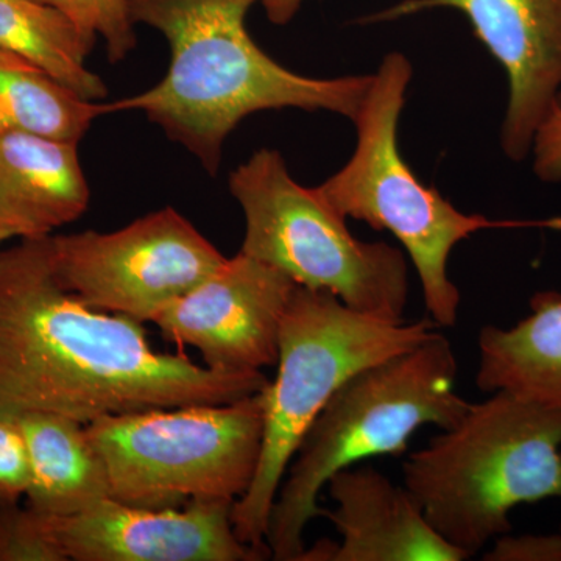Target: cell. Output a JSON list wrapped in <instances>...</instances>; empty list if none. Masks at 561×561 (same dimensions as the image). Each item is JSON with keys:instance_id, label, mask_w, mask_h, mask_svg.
Masks as SVG:
<instances>
[{"instance_id": "obj_13", "label": "cell", "mask_w": 561, "mask_h": 561, "mask_svg": "<svg viewBox=\"0 0 561 561\" xmlns=\"http://www.w3.org/2000/svg\"><path fill=\"white\" fill-rule=\"evenodd\" d=\"M335 511L324 518L341 534V545L319 541L302 560L312 561H463L427 522L405 486L367 467L354 465L328 482Z\"/></svg>"}, {"instance_id": "obj_22", "label": "cell", "mask_w": 561, "mask_h": 561, "mask_svg": "<svg viewBox=\"0 0 561 561\" xmlns=\"http://www.w3.org/2000/svg\"><path fill=\"white\" fill-rule=\"evenodd\" d=\"M489 561H561V526L552 535H524L497 538L493 549L485 553Z\"/></svg>"}, {"instance_id": "obj_20", "label": "cell", "mask_w": 561, "mask_h": 561, "mask_svg": "<svg viewBox=\"0 0 561 561\" xmlns=\"http://www.w3.org/2000/svg\"><path fill=\"white\" fill-rule=\"evenodd\" d=\"M0 561H65L44 524L27 505L0 504Z\"/></svg>"}, {"instance_id": "obj_3", "label": "cell", "mask_w": 561, "mask_h": 561, "mask_svg": "<svg viewBox=\"0 0 561 561\" xmlns=\"http://www.w3.org/2000/svg\"><path fill=\"white\" fill-rule=\"evenodd\" d=\"M451 342H426L351 376L311 424L280 483L268 523L271 556L300 561L306 526L324 516L321 490L335 472L373 457H401L420 427L449 430L471 402L456 391Z\"/></svg>"}, {"instance_id": "obj_16", "label": "cell", "mask_w": 561, "mask_h": 561, "mask_svg": "<svg viewBox=\"0 0 561 561\" xmlns=\"http://www.w3.org/2000/svg\"><path fill=\"white\" fill-rule=\"evenodd\" d=\"M479 354V389L561 409V291H537L515 327H483Z\"/></svg>"}, {"instance_id": "obj_21", "label": "cell", "mask_w": 561, "mask_h": 561, "mask_svg": "<svg viewBox=\"0 0 561 561\" xmlns=\"http://www.w3.org/2000/svg\"><path fill=\"white\" fill-rule=\"evenodd\" d=\"M31 483L27 446L11 416L0 413V504H16Z\"/></svg>"}, {"instance_id": "obj_11", "label": "cell", "mask_w": 561, "mask_h": 561, "mask_svg": "<svg viewBox=\"0 0 561 561\" xmlns=\"http://www.w3.org/2000/svg\"><path fill=\"white\" fill-rule=\"evenodd\" d=\"M234 502L146 508L108 497L68 516H44L65 561H260L232 529Z\"/></svg>"}, {"instance_id": "obj_10", "label": "cell", "mask_w": 561, "mask_h": 561, "mask_svg": "<svg viewBox=\"0 0 561 561\" xmlns=\"http://www.w3.org/2000/svg\"><path fill=\"white\" fill-rule=\"evenodd\" d=\"M297 286L239 251L151 323L180 350H197L210 370L262 371L278 362L280 321Z\"/></svg>"}, {"instance_id": "obj_17", "label": "cell", "mask_w": 561, "mask_h": 561, "mask_svg": "<svg viewBox=\"0 0 561 561\" xmlns=\"http://www.w3.org/2000/svg\"><path fill=\"white\" fill-rule=\"evenodd\" d=\"M92 46L54 7L41 0H0V49L31 61L80 98L101 102L108 91L87 66Z\"/></svg>"}, {"instance_id": "obj_4", "label": "cell", "mask_w": 561, "mask_h": 561, "mask_svg": "<svg viewBox=\"0 0 561 561\" xmlns=\"http://www.w3.org/2000/svg\"><path fill=\"white\" fill-rule=\"evenodd\" d=\"M409 493L454 548L478 556L524 504L561 501V409L494 391L402 463Z\"/></svg>"}, {"instance_id": "obj_25", "label": "cell", "mask_w": 561, "mask_h": 561, "mask_svg": "<svg viewBox=\"0 0 561 561\" xmlns=\"http://www.w3.org/2000/svg\"><path fill=\"white\" fill-rule=\"evenodd\" d=\"M7 241H10V239L7 238V236L0 234V245H2V243Z\"/></svg>"}, {"instance_id": "obj_1", "label": "cell", "mask_w": 561, "mask_h": 561, "mask_svg": "<svg viewBox=\"0 0 561 561\" xmlns=\"http://www.w3.org/2000/svg\"><path fill=\"white\" fill-rule=\"evenodd\" d=\"M50 236L0 249V413L49 412L88 424L224 404L271 383L262 371L210 370L183 353H160L139 321L81 302L58 283Z\"/></svg>"}, {"instance_id": "obj_2", "label": "cell", "mask_w": 561, "mask_h": 561, "mask_svg": "<svg viewBox=\"0 0 561 561\" xmlns=\"http://www.w3.org/2000/svg\"><path fill=\"white\" fill-rule=\"evenodd\" d=\"M261 0H128L131 20L164 36V79L110 103L111 113L140 111L168 138L216 175L228 136L257 111H330L354 121L371 76L311 79L284 68L254 43L247 14Z\"/></svg>"}, {"instance_id": "obj_14", "label": "cell", "mask_w": 561, "mask_h": 561, "mask_svg": "<svg viewBox=\"0 0 561 561\" xmlns=\"http://www.w3.org/2000/svg\"><path fill=\"white\" fill-rule=\"evenodd\" d=\"M79 144L13 131L0 135V234L46 238L90 206Z\"/></svg>"}, {"instance_id": "obj_23", "label": "cell", "mask_w": 561, "mask_h": 561, "mask_svg": "<svg viewBox=\"0 0 561 561\" xmlns=\"http://www.w3.org/2000/svg\"><path fill=\"white\" fill-rule=\"evenodd\" d=\"M534 171L538 179L548 183L561 181V106H557L542 122L540 130L535 136Z\"/></svg>"}, {"instance_id": "obj_5", "label": "cell", "mask_w": 561, "mask_h": 561, "mask_svg": "<svg viewBox=\"0 0 561 561\" xmlns=\"http://www.w3.org/2000/svg\"><path fill=\"white\" fill-rule=\"evenodd\" d=\"M413 68L400 51L386 55L354 117L357 142L345 165L316 187L343 219L365 221L389 231L408 251L423 290L424 306L438 328L459 317L460 290L448 275L454 247L485 230L540 228L561 231V217L541 220H494L465 214L426 186L402 158L398 125Z\"/></svg>"}, {"instance_id": "obj_12", "label": "cell", "mask_w": 561, "mask_h": 561, "mask_svg": "<svg viewBox=\"0 0 561 561\" xmlns=\"http://www.w3.org/2000/svg\"><path fill=\"white\" fill-rule=\"evenodd\" d=\"M460 10L507 72L501 147L513 161L529 157L561 88V0H405L370 21L430 9Z\"/></svg>"}, {"instance_id": "obj_8", "label": "cell", "mask_w": 561, "mask_h": 561, "mask_svg": "<svg viewBox=\"0 0 561 561\" xmlns=\"http://www.w3.org/2000/svg\"><path fill=\"white\" fill-rule=\"evenodd\" d=\"M230 191L245 217L243 254L286 273L298 286L330 291L351 309L404 320V253L387 242L354 238L316 187L294 180L279 151L251 154L231 172Z\"/></svg>"}, {"instance_id": "obj_26", "label": "cell", "mask_w": 561, "mask_h": 561, "mask_svg": "<svg viewBox=\"0 0 561 561\" xmlns=\"http://www.w3.org/2000/svg\"><path fill=\"white\" fill-rule=\"evenodd\" d=\"M557 106H561V88L559 92V98H557Z\"/></svg>"}, {"instance_id": "obj_15", "label": "cell", "mask_w": 561, "mask_h": 561, "mask_svg": "<svg viewBox=\"0 0 561 561\" xmlns=\"http://www.w3.org/2000/svg\"><path fill=\"white\" fill-rule=\"evenodd\" d=\"M20 427L31 483L25 505L49 516H68L111 497L108 474L87 424L49 412L5 413Z\"/></svg>"}, {"instance_id": "obj_7", "label": "cell", "mask_w": 561, "mask_h": 561, "mask_svg": "<svg viewBox=\"0 0 561 561\" xmlns=\"http://www.w3.org/2000/svg\"><path fill=\"white\" fill-rule=\"evenodd\" d=\"M265 389L224 404L117 413L88 423L111 497L146 508L241 500L260 465Z\"/></svg>"}, {"instance_id": "obj_9", "label": "cell", "mask_w": 561, "mask_h": 561, "mask_svg": "<svg viewBox=\"0 0 561 561\" xmlns=\"http://www.w3.org/2000/svg\"><path fill=\"white\" fill-rule=\"evenodd\" d=\"M58 283L95 311L146 323L227 260L179 210L147 214L117 231L51 234Z\"/></svg>"}, {"instance_id": "obj_19", "label": "cell", "mask_w": 561, "mask_h": 561, "mask_svg": "<svg viewBox=\"0 0 561 561\" xmlns=\"http://www.w3.org/2000/svg\"><path fill=\"white\" fill-rule=\"evenodd\" d=\"M61 11L88 39L105 41L111 62L127 58L136 47L135 22L128 0H41Z\"/></svg>"}, {"instance_id": "obj_24", "label": "cell", "mask_w": 561, "mask_h": 561, "mask_svg": "<svg viewBox=\"0 0 561 561\" xmlns=\"http://www.w3.org/2000/svg\"><path fill=\"white\" fill-rule=\"evenodd\" d=\"M305 2L306 0H261L268 20L278 25L294 20Z\"/></svg>"}, {"instance_id": "obj_18", "label": "cell", "mask_w": 561, "mask_h": 561, "mask_svg": "<svg viewBox=\"0 0 561 561\" xmlns=\"http://www.w3.org/2000/svg\"><path fill=\"white\" fill-rule=\"evenodd\" d=\"M110 103L80 98L31 61L0 49V135L22 131L79 144Z\"/></svg>"}, {"instance_id": "obj_6", "label": "cell", "mask_w": 561, "mask_h": 561, "mask_svg": "<svg viewBox=\"0 0 561 561\" xmlns=\"http://www.w3.org/2000/svg\"><path fill=\"white\" fill-rule=\"evenodd\" d=\"M431 317L393 321L351 309L335 295L297 286L279 328L278 373L265 389L264 437L250 489L232 504L236 537L271 556L267 531L284 476L306 432L357 371L426 342Z\"/></svg>"}]
</instances>
